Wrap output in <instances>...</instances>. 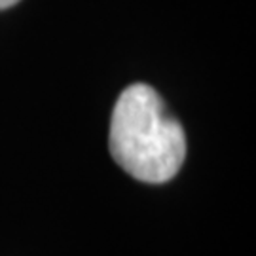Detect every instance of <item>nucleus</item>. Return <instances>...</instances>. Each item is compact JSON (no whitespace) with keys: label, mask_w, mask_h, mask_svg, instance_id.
Masks as SVG:
<instances>
[{"label":"nucleus","mask_w":256,"mask_h":256,"mask_svg":"<svg viewBox=\"0 0 256 256\" xmlns=\"http://www.w3.org/2000/svg\"><path fill=\"white\" fill-rule=\"evenodd\" d=\"M110 154L133 178L171 180L186 158L182 126L167 114L160 93L146 84L126 88L110 118Z\"/></svg>","instance_id":"nucleus-1"},{"label":"nucleus","mask_w":256,"mask_h":256,"mask_svg":"<svg viewBox=\"0 0 256 256\" xmlns=\"http://www.w3.org/2000/svg\"><path fill=\"white\" fill-rule=\"evenodd\" d=\"M19 0H0V10H6V8H12V6H16Z\"/></svg>","instance_id":"nucleus-2"}]
</instances>
